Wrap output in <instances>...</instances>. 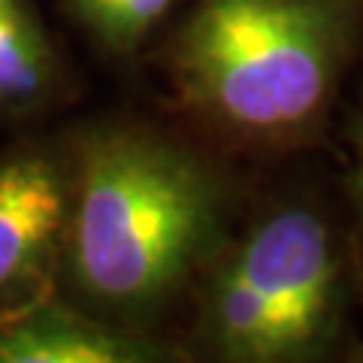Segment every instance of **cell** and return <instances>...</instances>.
I'll list each match as a JSON object with an SVG mask.
<instances>
[{
  "label": "cell",
  "instance_id": "obj_1",
  "mask_svg": "<svg viewBox=\"0 0 363 363\" xmlns=\"http://www.w3.org/2000/svg\"><path fill=\"white\" fill-rule=\"evenodd\" d=\"M215 188L194 157L143 133L88 145L67 248L76 285L116 312L173 291L215 230Z\"/></svg>",
  "mask_w": 363,
  "mask_h": 363
},
{
  "label": "cell",
  "instance_id": "obj_2",
  "mask_svg": "<svg viewBox=\"0 0 363 363\" xmlns=\"http://www.w3.org/2000/svg\"><path fill=\"white\" fill-rule=\"evenodd\" d=\"M342 45L330 0H203L179 40L182 85L240 130H285L321 106Z\"/></svg>",
  "mask_w": 363,
  "mask_h": 363
},
{
  "label": "cell",
  "instance_id": "obj_3",
  "mask_svg": "<svg viewBox=\"0 0 363 363\" xmlns=\"http://www.w3.org/2000/svg\"><path fill=\"white\" fill-rule=\"evenodd\" d=\"M67 191L49 157L0 161V324L45 300L61 242Z\"/></svg>",
  "mask_w": 363,
  "mask_h": 363
},
{
  "label": "cell",
  "instance_id": "obj_4",
  "mask_svg": "<svg viewBox=\"0 0 363 363\" xmlns=\"http://www.w3.org/2000/svg\"><path fill=\"white\" fill-rule=\"evenodd\" d=\"M233 267L252 281L279 318L291 348L312 342L333 297V252L324 224L291 209L257 227Z\"/></svg>",
  "mask_w": 363,
  "mask_h": 363
},
{
  "label": "cell",
  "instance_id": "obj_5",
  "mask_svg": "<svg viewBox=\"0 0 363 363\" xmlns=\"http://www.w3.org/2000/svg\"><path fill=\"white\" fill-rule=\"evenodd\" d=\"M143 357L149 354L140 342L52 300L0 324V363H133Z\"/></svg>",
  "mask_w": 363,
  "mask_h": 363
},
{
  "label": "cell",
  "instance_id": "obj_6",
  "mask_svg": "<svg viewBox=\"0 0 363 363\" xmlns=\"http://www.w3.org/2000/svg\"><path fill=\"white\" fill-rule=\"evenodd\" d=\"M212 327L218 345L242 360H276L294 354L279 318L260 291L233 264L218 279L212 294Z\"/></svg>",
  "mask_w": 363,
  "mask_h": 363
},
{
  "label": "cell",
  "instance_id": "obj_7",
  "mask_svg": "<svg viewBox=\"0 0 363 363\" xmlns=\"http://www.w3.org/2000/svg\"><path fill=\"white\" fill-rule=\"evenodd\" d=\"M55 76V55L45 28L28 0H6L0 9V106L40 104Z\"/></svg>",
  "mask_w": 363,
  "mask_h": 363
},
{
  "label": "cell",
  "instance_id": "obj_8",
  "mask_svg": "<svg viewBox=\"0 0 363 363\" xmlns=\"http://www.w3.org/2000/svg\"><path fill=\"white\" fill-rule=\"evenodd\" d=\"M360 185H363V130H360Z\"/></svg>",
  "mask_w": 363,
  "mask_h": 363
},
{
  "label": "cell",
  "instance_id": "obj_9",
  "mask_svg": "<svg viewBox=\"0 0 363 363\" xmlns=\"http://www.w3.org/2000/svg\"><path fill=\"white\" fill-rule=\"evenodd\" d=\"M4 4H6V0H0V9H4Z\"/></svg>",
  "mask_w": 363,
  "mask_h": 363
}]
</instances>
